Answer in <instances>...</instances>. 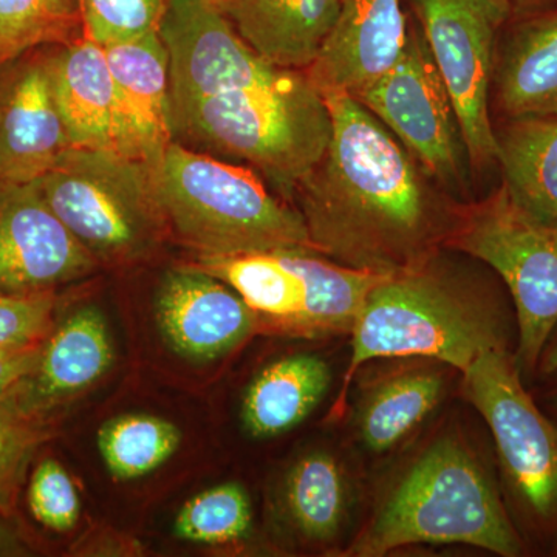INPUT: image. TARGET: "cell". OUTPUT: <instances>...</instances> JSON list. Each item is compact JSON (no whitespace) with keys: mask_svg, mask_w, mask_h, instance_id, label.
Masks as SVG:
<instances>
[{"mask_svg":"<svg viewBox=\"0 0 557 557\" xmlns=\"http://www.w3.org/2000/svg\"><path fill=\"white\" fill-rule=\"evenodd\" d=\"M171 126L186 148L245 164L293 199L332 137V116L304 70L256 53L209 0H166Z\"/></svg>","mask_w":557,"mask_h":557,"instance_id":"1","label":"cell"},{"mask_svg":"<svg viewBox=\"0 0 557 557\" xmlns=\"http://www.w3.org/2000/svg\"><path fill=\"white\" fill-rule=\"evenodd\" d=\"M322 97L332 137L293 197L314 251L383 276L432 258L448 228L408 149L357 98Z\"/></svg>","mask_w":557,"mask_h":557,"instance_id":"2","label":"cell"},{"mask_svg":"<svg viewBox=\"0 0 557 557\" xmlns=\"http://www.w3.org/2000/svg\"><path fill=\"white\" fill-rule=\"evenodd\" d=\"M516 318L498 293L448 273L434 256L388 274L370 293L351 330L343 394L375 359H428L463 375L487 350L516 347Z\"/></svg>","mask_w":557,"mask_h":557,"instance_id":"3","label":"cell"},{"mask_svg":"<svg viewBox=\"0 0 557 557\" xmlns=\"http://www.w3.org/2000/svg\"><path fill=\"white\" fill-rule=\"evenodd\" d=\"M468 545L518 557L525 542L487 469L443 435L413 458L346 556L383 557L409 545Z\"/></svg>","mask_w":557,"mask_h":557,"instance_id":"4","label":"cell"},{"mask_svg":"<svg viewBox=\"0 0 557 557\" xmlns=\"http://www.w3.org/2000/svg\"><path fill=\"white\" fill-rule=\"evenodd\" d=\"M170 237L200 256L313 249L299 209L251 168L172 141L156 168Z\"/></svg>","mask_w":557,"mask_h":557,"instance_id":"5","label":"cell"},{"mask_svg":"<svg viewBox=\"0 0 557 557\" xmlns=\"http://www.w3.org/2000/svg\"><path fill=\"white\" fill-rule=\"evenodd\" d=\"M38 185L58 219L100 263L137 262L170 237L156 168L145 161L72 148Z\"/></svg>","mask_w":557,"mask_h":557,"instance_id":"6","label":"cell"},{"mask_svg":"<svg viewBox=\"0 0 557 557\" xmlns=\"http://www.w3.org/2000/svg\"><path fill=\"white\" fill-rule=\"evenodd\" d=\"M515 350L496 347L475 359L465 392L493 435L516 520L534 537L557 541V424L523 387Z\"/></svg>","mask_w":557,"mask_h":557,"instance_id":"7","label":"cell"},{"mask_svg":"<svg viewBox=\"0 0 557 557\" xmlns=\"http://www.w3.org/2000/svg\"><path fill=\"white\" fill-rule=\"evenodd\" d=\"M449 244L496 271L511 296L522 379L537 370L557 325V230L527 215L500 185L453 233Z\"/></svg>","mask_w":557,"mask_h":557,"instance_id":"8","label":"cell"},{"mask_svg":"<svg viewBox=\"0 0 557 557\" xmlns=\"http://www.w3.org/2000/svg\"><path fill=\"white\" fill-rule=\"evenodd\" d=\"M456 109L461 138L475 166L497 164L491 91L498 36L512 16L507 0H406Z\"/></svg>","mask_w":557,"mask_h":557,"instance_id":"9","label":"cell"},{"mask_svg":"<svg viewBox=\"0 0 557 557\" xmlns=\"http://www.w3.org/2000/svg\"><path fill=\"white\" fill-rule=\"evenodd\" d=\"M443 183L463 170V138L456 109L417 21L397 62L357 98Z\"/></svg>","mask_w":557,"mask_h":557,"instance_id":"10","label":"cell"},{"mask_svg":"<svg viewBox=\"0 0 557 557\" xmlns=\"http://www.w3.org/2000/svg\"><path fill=\"white\" fill-rule=\"evenodd\" d=\"M98 267L44 199L38 180L0 188V293L54 292Z\"/></svg>","mask_w":557,"mask_h":557,"instance_id":"11","label":"cell"},{"mask_svg":"<svg viewBox=\"0 0 557 557\" xmlns=\"http://www.w3.org/2000/svg\"><path fill=\"white\" fill-rule=\"evenodd\" d=\"M72 148L51 86L49 47L0 69V188L36 182Z\"/></svg>","mask_w":557,"mask_h":557,"instance_id":"12","label":"cell"},{"mask_svg":"<svg viewBox=\"0 0 557 557\" xmlns=\"http://www.w3.org/2000/svg\"><path fill=\"white\" fill-rule=\"evenodd\" d=\"M153 310L172 350L190 361L225 357L260 329L258 314L230 285L196 265L164 274Z\"/></svg>","mask_w":557,"mask_h":557,"instance_id":"13","label":"cell"},{"mask_svg":"<svg viewBox=\"0 0 557 557\" xmlns=\"http://www.w3.org/2000/svg\"><path fill=\"white\" fill-rule=\"evenodd\" d=\"M406 35V0H343L338 21L307 73L321 94L359 98L397 62Z\"/></svg>","mask_w":557,"mask_h":557,"instance_id":"14","label":"cell"},{"mask_svg":"<svg viewBox=\"0 0 557 557\" xmlns=\"http://www.w3.org/2000/svg\"><path fill=\"white\" fill-rule=\"evenodd\" d=\"M104 47L120 120V153L157 168L174 141L170 57L159 30Z\"/></svg>","mask_w":557,"mask_h":557,"instance_id":"15","label":"cell"},{"mask_svg":"<svg viewBox=\"0 0 557 557\" xmlns=\"http://www.w3.org/2000/svg\"><path fill=\"white\" fill-rule=\"evenodd\" d=\"M115 361L108 321L95 306L81 307L54 324L35 370L10 395L28 416L46 420L69 399L101 380Z\"/></svg>","mask_w":557,"mask_h":557,"instance_id":"16","label":"cell"},{"mask_svg":"<svg viewBox=\"0 0 557 557\" xmlns=\"http://www.w3.org/2000/svg\"><path fill=\"white\" fill-rule=\"evenodd\" d=\"M49 67L73 148L120 153L119 106L104 47L86 36L49 47Z\"/></svg>","mask_w":557,"mask_h":557,"instance_id":"17","label":"cell"},{"mask_svg":"<svg viewBox=\"0 0 557 557\" xmlns=\"http://www.w3.org/2000/svg\"><path fill=\"white\" fill-rule=\"evenodd\" d=\"M234 32L278 67L307 72L338 21L343 0H214Z\"/></svg>","mask_w":557,"mask_h":557,"instance_id":"18","label":"cell"},{"mask_svg":"<svg viewBox=\"0 0 557 557\" xmlns=\"http://www.w3.org/2000/svg\"><path fill=\"white\" fill-rule=\"evenodd\" d=\"M494 90L504 120L557 115V10L509 17L498 36Z\"/></svg>","mask_w":557,"mask_h":557,"instance_id":"19","label":"cell"},{"mask_svg":"<svg viewBox=\"0 0 557 557\" xmlns=\"http://www.w3.org/2000/svg\"><path fill=\"white\" fill-rule=\"evenodd\" d=\"M309 249L200 256L194 265L230 285L259 317L260 324L285 333L304 309L307 295L306 255Z\"/></svg>","mask_w":557,"mask_h":557,"instance_id":"20","label":"cell"},{"mask_svg":"<svg viewBox=\"0 0 557 557\" xmlns=\"http://www.w3.org/2000/svg\"><path fill=\"white\" fill-rule=\"evenodd\" d=\"M332 369L319 355L295 354L260 370L242 398L240 420L249 437L269 440L298 428L321 405Z\"/></svg>","mask_w":557,"mask_h":557,"instance_id":"21","label":"cell"},{"mask_svg":"<svg viewBox=\"0 0 557 557\" xmlns=\"http://www.w3.org/2000/svg\"><path fill=\"white\" fill-rule=\"evenodd\" d=\"M496 137L502 186L527 215L557 230V115L504 120Z\"/></svg>","mask_w":557,"mask_h":557,"instance_id":"22","label":"cell"},{"mask_svg":"<svg viewBox=\"0 0 557 557\" xmlns=\"http://www.w3.org/2000/svg\"><path fill=\"white\" fill-rule=\"evenodd\" d=\"M445 395V375L429 366L392 370L362 391L354 426L369 453L394 449L435 409Z\"/></svg>","mask_w":557,"mask_h":557,"instance_id":"23","label":"cell"},{"mask_svg":"<svg viewBox=\"0 0 557 557\" xmlns=\"http://www.w3.org/2000/svg\"><path fill=\"white\" fill-rule=\"evenodd\" d=\"M350 480L335 454L313 449L289 465L282 486V507L302 541L335 544L350 519Z\"/></svg>","mask_w":557,"mask_h":557,"instance_id":"24","label":"cell"},{"mask_svg":"<svg viewBox=\"0 0 557 557\" xmlns=\"http://www.w3.org/2000/svg\"><path fill=\"white\" fill-rule=\"evenodd\" d=\"M182 431L166 418L123 413L98 431V450L119 482L145 478L163 467L180 448Z\"/></svg>","mask_w":557,"mask_h":557,"instance_id":"25","label":"cell"},{"mask_svg":"<svg viewBox=\"0 0 557 557\" xmlns=\"http://www.w3.org/2000/svg\"><path fill=\"white\" fill-rule=\"evenodd\" d=\"M81 38L79 0H0V69L30 51Z\"/></svg>","mask_w":557,"mask_h":557,"instance_id":"26","label":"cell"},{"mask_svg":"<svg viewBox=\"0 0 557 557\" xmlns=\"http://www.w3.org/2000/svg\"><path fill=\"white\" fill-rule=\"evenodd\" d=\"M252 525L251 498L237 482L208 487L190 497L175 516L180 541L201 545H228L248 536Z\"/></svg>","mask_w":557,"mask_h":557,"instance_id":"27","label":"cell"},{"mask_svg":"<svg viewBox=\"0 0 557 557\" xmlns=\"http://www.w3.org/2000/svg\"><path fill=\"white\" fill-rule=\"evenodd\" d=\"M50 438L46 420L22 412L10 397L0 398V516L11 518L33 458Z\"/></svg>","mask_w":557,"mask_h":557,"instance_id":"28","label":"cell"},{"mask_svg":"<svg viewBox=\"0 0 557 557\" xmlns=\"http://www.w3.org/2000/svg\"><path fill=\"white\" fill-rule=\"evenodd\" d=\"M84 36L100 46L159 30L166 0H79Z\"/></svg>","mask_w":557,"mask_h":557,"instance_id":"29","label":"cell"},{"mask_svg":"<svg viewBox=\"0 0 557 557\" xmlns=\"http://www.w3.org/2000/svg\"><path fill=\"white\" fill-rule=\"evenodd\" d=\"M57 306L54 292L0 293V348L42 347L57 324Z\"/></svg>","mask_w":557,"mask_h":557,"instance_id":"30","label":"cell"},{"mask_svg":"<svg viewBox=\"0 0 557 557\" xmlns=\"http://www.w3.org/2000/svg\"><path fill=\"white\" fill-rule=\"evenodd\" d=\"M27 502L33 518L51 531L65 533L78 523V491L69 472L54 458H44L33 471Z\"/></svg>","mask_w":557,"mask_h":557,"instance_id":"31","label":"cell"},{"mask_svg":"<svg viewBox=\"0 0 557 557\" xmlns=\"http://www.w3.org/2000/svg\"><path fill=\"white\" fill-rule=\"evenodd\" d=\"M40 348L5 350L0 348V398L10 397L17 386L35 370Z\"/></svg>","mask_w":557,"mask_h":557,"instance_id":"32","label":"cell"},{"mask_svg":"<svg viewBox=\"0 0 557 557\" xmlns=\"http://www.w3.org/2000/svg\"><path fill=\"white\" fill-rule=\"evenodd\" d=\"M3 516H0V556H22L25 555L27 548L22 544L21 537L5 522Z\"/></svg>","mask_w":557,"mask_h":557,"instance_id":"33","label":"cell"},{"mask_svg":"<svg viewBox=\"0 0 557 557\" xmlns=\"http://www.w3.org/2000/svg\"><path fill=\"white\" fill-rule=\"evenodd\" d=\"M536 372L544 376L557 375V325L542 350Z\"/></svg>","mask_w":557,"mask_h":557,"instance_id":"34","label":"cell"},{"mask_svg":"<svg viewBox=\"0 0 557 557\" xmlns=\"http://www.w3.org/2000/svg\"><path fill=\"white\" fill-rule=\"evenodd\" d=\"M507 2L511 7L512 16H528V14L557 10V0H507Z\"/></svg>","mask_w":557,"mask_h":557,"instance_id":"35","label":"cell"},{"mask_svg":"<svg viewBox=\"0 0 557 557\" xmlns=\"http://www.w3.org/2000/svg\"><path fill=\"white\" fill-rule=\"evenodd\" d=\"M549 401H552L553 409L557 412V386L555 387V391H553L552 398H549Z\"/></svg>","mask_w":557,"mask_h":557,"instance_id":"36","label":"cell"},{"mask_svg":"<svg viewBox=\"0 0 557 557\" xmlns=\"http://www.w3.org/2000/svg\"><path fill=\"white\" fill-rule=\"evenodd\" d=\"M209 2H214V0H209Z\"/></svg>","mask_w":557,"mask_h":557,"instance_id":"37","label":"cell"}]
</instances>
